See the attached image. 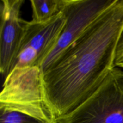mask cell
Instances as JSON below:
<instances>
[{
	"mask_svg": "<svg viewBox=\"0 0 123 123\" xmlns=\"http://www.w3.org/2000/svg\"><path fill=\"white\" fill-rule=\"evenodd\" d=\"M0 107L22 112L51 123L55 119L44 100L40 67L14 68L4 79Z\"/></svg>",
	"mask_w": 123,
	"mask_h": 123,
	"instance_id": "obj_2",
	"label": "cell"
},
{
	"mask_svg": "<svg viewBox=\"0 0 123 123\" xmlns=\"http://www.w3.org/2000/svg\"><path fill=\"white\" fill-rule=\"evenodd\" d=\"M114 67L123 70V30L117 45L114 58Z\"/></svg>",
	"mask_w": 123,
	"mask_h": 123,
	"instance_id": "obj_9",
	"label": "cell"
},
{
	"mask_svg": "<svg viewBox=\"0 0 123 123\" xmlns=\"http://www.w3.org/2000/svg\"><path fill=\"white\" fill-rule=\"evenodd\" d=\"M65 21L61 12L44 23L25 22L24 37L10 72L14 68H41L44 59L55 46Z\"/></svg>",
	"mask_w": 123,
	"mask_h": 123,
	"instance_id": "obj_5",
	"label": "cell"
},
{
	"mask_svg": "<svg viewBox=\"0 0 123 123\" xmlns=\"http://www.w3.org/2000/svg\"><path fill=\"white\" fill-rule=\"evenodd\" d=\"M32 21L44 23L62 12L67 0H31Z\"/></svg>",
	"mask_w": 123,
	"mask_h": 123,
	"instance_id": "obj_7",
	"label": "cell"
},
{
	"mask_svg": "<svg viewBox=\"0 0 123 123\" xmlns=\"http://www.w3.org/2000/svg\"><path fill=\"white\" fill-rule=\"evenodd\" d=\"M123 30V0H116L42 72L44 100L55 121L90 97L114 68Z\"/></svg>",
	"mask_w": 123,
	"mask_h": 123,
	"instance_id": "obj_1",
	"label": "cell"
},
{
	"mask_svg": "<svg viewBox=\"0 0 123 123\" xmlns=\"http://www.w3.org/2000/svg\"><path fill=\"white\" fill-rule=\"evenodd\" d=\"M24 0H2L0 6V70L7 76L18 54L25 32V22L20 18Z\"/></svg>",
	"mask_w": 123,
	"mask_h": 123,
	"instance_id": "obj_6",
	"label": "cell"
},
{
	"mask_svg": "<svg viewBox=\"0 0 123 123\" xmlns=\"http://www.w3.org/2000/svg\"><path fill=\"white\" fill-rule=\"evenodd\" d=\"M116 0H67L62 13L66 21L55 46L41 66L42 72L73 43Z\"/></svg>",
	"mask_w": 123,
	"mask_h": 123,
	"instance_id": "obj_4",
	"label": "cell"
},
{
	"mask_svg": "<svg viewBox=\"0 0 123 123\" xmlns=\"http://www.w3.org/2000/svg\"><path fill=\"white\" fill-rule=\"evenodd\" d=\"M55 123H123V70L114 67L90 97Z\"/></svg>",
	"mask_w": 123,
	"mask_h": 123,
	"instance_id": "obj_3",
	"label": "cell"
},
{
	"mask_svg": "<svg viewBox=\"0 0 123 123\" xmlns=\"http://www.w3.org/2000/svg\"><path fill=\"white\" fill-rule=\"evenodd\" d=\"M0 123H51L22 112L0 107Z\"/></svg>",
	"mask_w": 123,
	"mask_h": 123,
	"instance_id": "obj_8",
	"label": "cell"
}]
</instances>
